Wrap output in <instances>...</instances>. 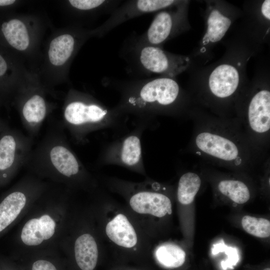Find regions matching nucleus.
<instances>
[{
    "mask_svg": "<svg viewBox=\"0 0 270 270\" xmlns=\"http://www.w3.org/2000/svg\"><path fill=\"white\" fill-rule=\"evenodd\" d=\"M188 118L194 127L188 150L208 164L244 172L262 166L269 156L252 144L236 118L194 108Z\"/></svg>",
    "mask_w": 270,
    "mask_h": 270,
    "instance_id": "obj_1",
    "label": "nucleus"
},
{
    "mask_svg": "<svg viewBox=\"0 0 270 270\" xmlns=\"http://www.w3.org/2000/svg\"><path fill=\"white\" fill-rule=\"evenodd\" d=\"M106 86L120 93V100L114 108L125 116H134L138 122L149 126L157 116L162 115L188 118L190 98L174 78H106Z\"/></svg>",
    "mask_w": 270,
    "mask_h": 270,
    "instance_id": "obj_2",
    "label": "nucleus"
},
{
    "mask_svg": "<svg viewBox=\"0 0 270 270\" xmlns=\"http://www.w3.org/2000/svg\"><path fill=\"white\" fill-rule=\"evenodd\" d=\"M104 183L108 191L122 198L124 205L150 238L156 222L172 214V202L165 188L148 177L144 182H133L106 176Z\"/></svg>",
    "mask_w": 270,
    "mask_h": 270,
    "instance_id": "obj_3",
    "label": "nucleus"
},
{
    "mask_svg": "<svg viewBox=\"0 0 270 270\" xmlns=\"http://www.w3.org/2000/svg\"><path fill=\"white\" fill-rule=\"evenodd\" d=\"M100 236L106 250L126 254L148 253L151 238L124 204L102 194Z\"/></svg>",
    "mask_w": 270,
    "mask_h": 270,
    "instance_id": "obj_4",
    "label": "nucleus"
},
{
    "mask_svg": "<svg viewBox=\"0 0 270 270\" xmlns=\"http://www.w3.org/2000/svg\"><path fill=\"white\" fill-rule=\"evenodd\" d=\"M64 110V125L76 142H86L88 136L104 129L122 130L126 116L90 98L76 97Z\"/></svg>",
    "mask_w": 270,
    "mask_h": 270,
    "instance_id": "obj_5",
    "label": "nucleus"
},
{
    "mask_svg": "<svg viewBox=\"0 0 270 270\" xmlns=\"http://www.w3.org/2000/svg\"><path fill=\"white\" fill-rule=\"evenodd\" d=\"M62 130L58 128L49 130L32 150L26 164L52 171L68 179L82 180L88 176V171Z\"/></svg>",
    "mask_w": 270,
    "mask_h": 270,
    "instance_id": "obj_6",
    "label": "nucleus"
},
{
    "mask_svg": "<svg viewBox=\"0 0 270 270\" xmlns=\"http://www.w3.org/2000/svg\"><path fill=\"white\" fill-rule=\"evenodd\" d=\"M121 54L128 69L146 76L152 74L174 78L186 70L190 64L188 57L170 53L162 48L140 42L135 34L124 42Z\"/></svg>",
    "mask_w": 270,
    "mask_h": 270,
    "instance_id": "obj_7",
    "label": "nucleus"
},
{
    "mask_svg": "<svg viewBox=\"0 0 270 270\" xmlns=\"http://www.w3.org/2000/svg\"><path fill=\"white\" fill-rule=\"evenodd\" d=\"M241 100L236 118L246 136L260 151L268 154L270 140V91L259 86Z\"/></svg>",
    "mask_w": 270,
    "mask_h": 270,
    "instance_id": "obj_8",
    "label": "nucleus"
},
{
    "mask_svg": "<svg viewBox=\"0 0 270 270\" xmlns=\"http://www.w3.org/2000/svg\"><path fill=\"white\" fill-rule=\"evenodd\" d=\"M148 126L138 122L135 129L106 144L96 164L116 165L148 177L144 163L141 136Z\"/></svg>",
    "mask_w": 270,
    "mask_h": 270,
    "instance_id": "obj_9",
    "label": "nucleus"
},
{
    "mask_svg": "<svg viewBox=\"0 0 270 270\" xmlns=\"http://www.w3.org/2000/svg\"><path fill=\"white\" fill-rule=\"evenodd\" d=\"M185 1L162 10L155 14L148 30L137 39L140 42L159 47L181 34L186 27Z\"/></svg>",
    "mask_w": 270,
    "mask_h": 270,
    "instance_id": "obj_10",
    "label": "nucleus"
},
{
    "mask_svg": "<svg viewBox=\"0 0 270 270\" xmlns=\"http://www.w3.org/2000/svg\"><path fill=\"white\" fill-rule=\"evenodd\" d=\"M180 0H130L122 2L110 14L106 20L96 30L102 37L122 24L134 18L150 13L158 12L173 6Z\"/></svg>",
    "mask_w": 270,
    "mask_h": 270,
    "instance_id": "obj_11",
    "label": "nucleus"
},
{
    "mask_svg": "<svg viewBox=\"0 0 270 270\" xmlns=\"http://www.w3.org/2000/svg\"><path fill=\"white\" fill-rule=\"evenodd\" d=\"M32 138L22 132L6 134L0 138V172L25 164L32 150Z\"/></svg>",
    "mask_w": 270,
    "mask_h": 270,
    "instance_id": "obj_12",
    "label": "nucleus"
},
{
    "mask_svg": "<svg viewBox=\"0 0 270 270\" xmlns=\"http://www.w3.org/2000/svg\"><path fill=\"white\" fill-rule=\"evenodd\" d=\"M47 114L46 102L42 95L34 94L24 102L21 109L22 124L32 139L39 132Z\"/></svg>",
    "mask_w": 270,
    "mask_h": 270,
    "instance_id": "obj_13",
    "label": "nucleus"
},
{
    "mask_svg": "<svg viewBox=\"0 0 270 270\" xmlns=\"http://www.w3.org/2000/svg\"><path fill=\"white\" fill-rule=\"evenodd\" d=\"M99 243L95 237L88 232L79 236L74 243L76 262L82 270H94L98 262Z\"/></svg>",
    "mask_w": 270,
    "mask_h": 270,
    "instance_id": "obj_14",
    "label": "nucleus"
},
{
    "mask_svg": "<svg viewBox=\"0 0 270 270\" xmlns=\"http://www.w3.org/2000/svg\"><path fill=\"white\" fill-rule=\"evenodd\" d=\"M232 23L231 18L219 8L210 10L206 18V28L202 38L204 45L216 43L220 40Z\"/></svg>",
    "mask_w": 270,
    "mask_h": 270,
    "instance_id": "obj_15",
    "label": "nucleus"
},
{
    "mask_svg": "<svg viewBox=\"0 0 270 270\" xmlns=\"http://www.w3.org/2000/svg\"><path fill=\"white\" fill-rule=\"evenodd\" d=\"M26 197L22 191H14L0 203V232L18 216L26 205Z\"/></svg>",
    "mask_w": 270,
    "mask_h": 270,
    "instance_id": "obj_16",
    "label": "nucleus"
},
{
    "mask_svg": "<svg viewBox=\"0 0 270 270\" xmlns=\"http://www.w3.org/2000/svg\"><path fill=\"white\" fill-rule=\"evenodd\" d=\"M216 189L220 194L238 204L246 203L251 196L249 186L240 179H220L216 183Z\"/></svg>",
    "mask_w": 270,
    "mask_h": 270,
    "instance_id": "obj_17",
    "label": "nucleus"
},
{
    "mask_svg": "<svg viewBox=\"0 0 270 270\" xmlns=\"http://www.w3.org/2000/svg\"><path fill=\"white\" fill-rule=\"evenodd\" d=\"M75 46V37L71 34H63L55 38L51 41L48 52L50 62L55 66L64 64L73 54Z\"/></svg>",
    "mask_w": 270,
    "mask_h": 270,
    "instance_id": "obj_18",
    "label": "nucleus"
},
{
    "mask_svg": "<svg viewBox=\"0 0 270 270\" xmlns=\"http://www.w3.org/2000/svg\"><path fill=\"white\" fill-rule=\"evenodd\" d=\"M2 31L8 43L18 50H24L30 44V37L25 24L20 20L14 18L4 22Z\"/></svg>",
    "mask_w": 270,
    "mask_h": 270,
    "instance_id": "obj_19",
    "label": "nucleus"
},
{
    "mask_svg": "<svg viewBox=\"0 0 270 270\" xmlns=\"http://www.w3.org/2000/svg\"><path fill=\"white\" fill-rule=\"evenodd\" d=\"M202 184L200 176L192 172L183 174L180 178L176 192L178 203L188 206L194 201Z\"/></svg>",
    "mask_w": 270,
    "mask_h": 270,
    "instance_id": "obj_20",
    "label": "nucleus"
},
{
    "mask_svg": "<svg viewBox=\"0 0 270 270\" xmlns=\"http://www.w3.org/2000/svg\"><path fill=\"white\" fill-rule=\"evenodd\" d=\"M157 262L162 266L174 268L181 266L186 260L185 252L178 246L172 243H163L154 250Z\"/></svg>",
    "mask_w": 270,
    "mask_h": 270,
    "instance_id": "obj_21",
    "label": "nucleus"
},
{
    "mask_svg": "<svg viewBox=\"0 0 270 270\" xmlns=\"http://www.w3.org/2000/svg\"><path fill=\"white\" fill-rule=\"evenodd\" d=\"M241 224L247 233L254 236L264 238L270 236V222L268 219L244 216Z\"/></svg>",
    "mask_w": 270,
    "mask_h": 270,
    "instance_id": "obj_22",
    "label": "nucleus"
},
{
    "mask_svg": "<svg viewBox=\"0 0 270 270\" xmlns=\"http://www.w3.org/2000/svg\"><path fill=\"white\" fill-rule=\"evenodd\" d=\"M21 239L24 244L30 246L38 245L43 242L38 218H32L26 222L22 231Z\"/></svg>",
    "mask_w": 270,
    "mask_h": 270,
    "instance_id": "obj_23",
    "label": "nucleus"
},
{
    "mask_svg": "<svg viewBox=\"0 0 270 270\" xmlns=\"http://www.w3.org/2000/svg\"><path fill=\"white\" fill-rule=\"evenodd\" d=\"M44 240L50 238L54 234L56 222L48 215L44 214L38 218Z\"/></svg>",
    "mask_w": 270,
    "mask_h": 270,
    "instance_id": "obj_24",
    "label": "nucleus"
},
{
    "mask_svg": "<svg viewBox=\"0 0 270 270\" xmlns=\"http://www.w3.org/2000/svg\"><path fill=\"white\" fill-rule=\"evenodd\" d=\"M32 270H56V269L50 262L40 260H36L33 264Z\"/></svg>",
    "mask_w": 270,
    "mask_h": 270,
    "instance_id": "obj_25",
    "label": "nucleus"
},
{
    "mask_svg": "<svg viewBox=\"0 0 270 270\" xmlns=\"http://www.w3.org/2000/svg\"><path fill=\"white\" fill-rule=\"evenodd\" d=\"M270 0H265L262 4L260 6V13L264 18L268 21L270 20Z\"/></svg>",
    "mask_w": 270,
    "mask_h": 270,
    "instance_id": "obj_26",
    "label": "nucleus"
},
{
    "mask_svg": "<svg viewBox=\"0 0 270 270\" xmlns=\"http://www.w3.org/2000/svg\"><path fill=\"white\" fill-rule=\"evenodd\" d=\"M6 62L2 56L0 54V76H3L6 73Z\"/></svg>",
    "mask_w": 270,
    "mask_h": 270,
    "instance_id": "obj_27",
    "label": "nucleus"
},
{
    "mask_svg": "<svg viewBox=\"0 0 270 270\" xmlns=\"http://www.w3.org/2000/svg\"><path fill=\"white\" fill-rule=\"evenodd\" d=\"M15 2L14 0H0V6H6L13 4Z\"/></svg>",
    "mask_w": 270,
    "mask_h": 270,
    "instance_id": "obj_28",
    "label": "nucleus"
},
{
    "mask_svg": "<svg viewBox=\"0 0 270 270\" xmlns=\"http://www.w3.org/2000/svg\"><path fill=\"white\" fill-rule=\"evenodd\" d=\"M263 270H270V268H266L264 269Z\"/></svg>",
    "mask_w": 270,
    "mask_h": 270,
    "instance_id": "obj_29",
    "label": "nucleus"
}]
</instances>
